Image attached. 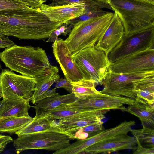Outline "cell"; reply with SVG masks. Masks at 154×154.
<instances>
[{
	"mask_svg": "<svg viewBox=\"0 0 154 154\" xmlns=\"http://www.w3.org/2000/svg\"><path fill=\"white\" fill-rule=\"evenodd\" d=\"M62 25L51 21L39 8L0 11V33L19 40H45Z\"/></svg>",
	"mask_w": 154,
	"mask_h": 154,
	"instance_id": "6da1fadb",
	"label": "cell"
},
{
	"mask_svg": "<svg viewBox=\"0 0 154 154\" xmlns=\"http://www.w3.org/2000/svg\"><path fill=\"white\" fill-rule=\"evenodd\" d=\"M0 59L11 70L34 78L44 74L51 65L44 50L31 46L14 44L0 53Z\"/></svg>",
	"mask_w": 154,
	"mask_h": 154,
	"instance_id": "7a4b0ae2",
	"label": "cell"
},
{
	"mask_svg": "<svg viewBox=\"0 0 154 154\" xmlns=\"http://www.w3.org/2000/svg\"><path fill=\"white\" fill-rule=\"evenodd\" d=\"M109 4L121 20L124 35L154 27V4L140 0H110Z\"/></svg>",
	"mask_w": 154,
	"mask_h": 154,
	"instance_id": "3957f363",
	"label": "cell"
},
{
	"mask_svg": "<svg viewBox=\"0 0 154 154\" xmlns=\"http://www.w3.org/2000/svg\"><path fill=\"white\" fill-rule=\"evenodd\" d=\"M113 14L107 11L101 16L75 23L64 40L72 55L94 46L107 29Z\"/></svg>",
	"mask_w": 154,
	"mask_h": 154,
	"instance_id": "277c9868",
	"label": "cell"
},
{
	"mask_svg": "<svg viewBox=\"0 0 154 154\" xmlns=\"http://www.w3.org/2000/svg\"><path fill=\"white\" fill-rule=\"evenodd\" d=\"M74 134L66 132L57 125L45 131L18 136L13 145L16 153L32 149L57 151L70 144Z\"/></svg>",
	"mask_w": 154,
	"mask_h": 154,
	"instance_id": "5b68a950",
	"label": "cell"
},
{
	"mask_svg": "<svg viewBox=\"0 0 154 154\" xmlns=\"http://www.w3.org/2000/svg\"><path fill=\"white\" fill-rule=\"evenodd\" d=\"M72 58L83 79L102 84L111 64L104 51L94 45L81 50Z\"/></svg>",
	"mask_w": 154,
	"mask_h": 154,
	"instance_id": "8992f818",
	"label": "cell"
},
{
	"mask_svg": "<svg viewBox=\"0 0 154 154\" xmlns=\"http://www.w3.org/2000/svg\"><path fill=\"white\" fill-rule=\"evenodd\" d=\"M134 100L123 97L100 93L83 98H77L66 106L78 112H99L105 114L111 110L127 111L126 105L133 103Z\"/></svg>",
	"mask_w": 154,
	"mask_h": 154,
	"instance_id": "52a82bcc",
	"label": "cell"
},
{
	"mask_svg": "<svg viewBox=\"0 0 154 154\" xmlns=\"http://www.w3.org/2000/svg\"><path fill=\"white\" fill-rule=\"evenodd\" d=\"M154 27L130 34L124 35L108 56L111 63L127 56L154 48Z\"/></svg>",
	"mask_w": 154,
	"mask_h": 154,
	"instance_id": "ba28073f",
	"label": "cell"
},
{
	"mask_svg": "<svg viewBox=\"0 0 154 154\" xmlns=\"http://www.w3.org/2000/svg\"><path fill=\"white\" fill-rule=\"evenodd\" d=\"M154 73L149 71L132 74L113 72L109 69L103 79V89L100 93L112 96H123L135 100L137 96L134 92L137 82L148 75Z\"/></svg>",
	"mask_w": 154,
	"mask_h": 154,
	"instance_id": "9c48e42d",
	"label": "cell"
},
{
	"mask_svg": "<svg viewBox=\"0 0 154 154\" xmlns=\"http://www.w3.org/2000/svg\"><path fill=\"white\" fill-rule=\"evenodd\" d=\"M0 80L2 98L21 97L30 101L36 82L35 78L1 69Z\"/></svg>",
	"mask_w": 154,
	"mask_h": 154,
	"instance_id": "30bf717a",
	"label": "cell"
},
{
	"mask_svg": "<svg viewBox=\"0 0 154 154\" xmlns=\"http://www.w3.org/2000/svg\"><path fill=\"white\" fill-rule=\"evenodd\" d=\"M116 73L132 74L154 71V49L151 48L111 63L109 69Z\"/></svg>",
	"mask_w": 154,
	"mask_h": 154,
	"instance_id": "8fae6325",
	"label": "cell"
},
{
	"mask_svg": "<svg viewBox=\"0 0 154 154\" xmlns=\"http://www.w3.org/2000/svg\"><path fill=\"white\" fill-rule=\"evenodd\" d=\"M135 125L134 121H125L117 126L103 130L97 134L86 139L78 140L67 147L57 152L58 154H77L94 144L104 141L115 137L127 134L131 127Z\"/></svg>",
	"mask_w": 154,
	"mask_h": 154,
	"instance_id": "7c38bea8",
	"label": "cell"
},
{
	"mask_svg": "<svg viewBox=\"0 0 154 154\" xmlns=\"http://www.w3.org/2000/svg\"><path fill=\"white\" fill-rule=\"evenodd\" d=\"M86 7L85 3L81 2L60 6H51L43 3L39 8L51 21L63 25L85 14Z\"/></svg>",
	"mask_w": 154,
	"mask_h": 154,
	"instance_id": "4fadbf2b",
	"label": "cell"
},
{
	"mask_svg": "<svg viewBox=\"0 0 154 154\" xmlns=\"http://www.w3.org/2000/svg\"><path fill=\"white\" fill-rule=\"evenodd\" d=\"M52 48L54 55L65 78L70 82L83 79L73 61L72 55L65 41L62 39L56 40Z\"/></svg>",
	"mask_w": 154,
	"mask_h": 154,
	"instance_id": "5bb4252c",
	"label": "cell"
},
{
	"mask_svg": "<svg viewBox=\"0 0 154 154\" xmlns=\"http://www.w3.org/2000/svg\"><path fill=\"white\" fill-rule=\"evenodd\" d=\"M137 145L136 140L134 136L123 135L93 144L83 150L79 154L110 153L127 149L133 151L136 149Z\"/></svg>",
	"mask_w": 154,
	"mask_h": 154,
	"instance_id": "9a60e30c",
	"label": "cell"
},
{
	"mask_svg": "<svg viewBox=\"0 0 154 154\" xmlns=\"http://www.w3.org/2000/svg\"><path fill=\"white\" fill-rule=\"evenodd\" d=\"M105 118L104 114L99 112H80L59 120L57 122V125L63 131L74 134L82 128L102 122Z\"/></svg>",
	"mask_w": 154,
	"mask_h": 154,
	"instance_id": "2e32d148",
	"label": "cell"
},
{
	"mask_svg": "<svg viewBox=\"0 0 154 154\" xmlns=\"http://www.w3.org/2000/svg\"><path fill=\"white\" fill-rule=\"evenodd\" d=\"M124 34L123 24L117 14L114 13L108 27L95 45L108 56L120 42Z\"/></svg>",
	"mask_w": 154,
	"mask_h": 154,
	"instance_id": "e0dca14e",
	"label": "cell"
},
{
	"mask_svg": "<svg viewBox=\"0 0 154 154\" xmlns=\"http://www.w3.org/2000/svg\"><path fill=\"white\" fill-rule=\"evenodd\" d=\"M77 98L72 93L64 95H60L56 93L50 97L39 101L33 107L36 115L34 119H39L49 115L55 108L63 105L71 103Z\"/></svg>",
	"mask_w": 154,
	"mask_h": 154,
	"instance_id": "ac0fdd59",
	"label": "cell"
},
{
	"mask_svg": "<svg viewBox=\"0 0 154 154\" xmlns=\"http://www.w3.org/2000/svg\"><path fill=\"white\" fill-rule=\"evenodd\" d=\"M60 77L58 68L50 65L44 74L35 78L36 83L31 98L32 103L35 104L42 99L51 86Z\"/></svg>",
	"mask_w": 154,
	"mask_h": 154,
	"instance_id": "d6986e66",
	"label": "cell"
},
{
	"mask_svg": "<svg viewBox=\"0 0 154 154\" xmlns=\"http://www.w3.org/2000/svg\"><path fill=\"white\" fill-rule=\"evenodd\" d=\"M29 100L21 97L3 98L0 106V118L7 116H30Z\"/></svg>",
	"mask_w": 154,
	"mask_h": 154,
	"instance_id": "ffe728a7",
	"label": "cell"
},
{
	"mask_svg": "<svg viewBox=\"0 0 154 154\" xmlns=\"http://www.w3.org/2000/svg\"><path fill=\"white\" fill-rule=\"evenodd\" d=\"M127 108V112L138 118L142 124L154 127V104H149L136 98L134 103L129 105Z\"/></svg>",
	"mask_w": 154,
	"mask_h": 154,
	"instance_id": "44dd1931",
	"label": "cell"
},
{
	"mask_svg": "<svg viewBox=\"0 0 154 154\" xmlns=\"http://www.w3.org/2000/svg\"><path fill=\"white\" fill-rule=\"evenodd\" d=\"M31 117L7 116L0 118V133L16 134L33 120Z\"/></svg>",
	"mask_w": 154,
	"mask_h": 154,
	"instance_id": "7402d4cb",
	"label": "cell"
},
{
	"mask_svg": "<svg viewBox=\"0 0 154 154\" xmlns=\"http://www.w3.org/2000/svg\"><path fill=\"white\" fill-rule=\"evenodd\" d=\"M56 122L49 115L36 119H33L32 121L15 134L19 136L45 131L56 126Z\"/></svg>",
	"mask_w": 154,
	"mask_h": 154,
	"instance_id": "603a6c76",
	"label": "cell"
},
{
	"mask_svg": "<svg viewBox=\"0 0 154 154\" xmlns=\"http://www.w3.org/2000/svg\"><path fill=\"white\" fill-rule=\"evenodd\" d=\"M72 93L77 98H83L98 93L95 83L93 82L83 79L71 82Z\"/></svg>",
	"mask_w": 154,
	"mask_h": 154,
	"instance_id": "cb8c5ba5",
	"label": "cell"
},
{
	"mask_svg": "<svg viewBox=\"0 0 154 154\" xmlns=\"http://www.w3.org/2000/svg\"><path fill=\"white\" fill-rule=\"evenodd\" d=\"M143 128L140 129H131V132L136 139L143 146L147 148H154V130L142 124Z\"/></svg>",
	"mask_w": 154,
	"mask_h": 154,
	"instance_id": "d4e9b609",
	"label": "cell"
},
{
	"mask_svg": "<svg viewBox=\"0 0 154 154\" xmlns=\"http://www.w3.org/2000/svg\"><path fill=\"white\" fill-rule=\"evenodd\" d=\"M102 122L91 124L82 128L74 134V139L83 140L93 136L104 129Z\"/></svg>",
	"mask_w": 154,
	"mask_h": 154,
	"instance_id": "484cf974",
	"label": "cell"
},
{
	"mask_svg": "<svg viewBox=\"0 0 154 154\" xmlns=\"http://www.w3.org/2000/svg\"><path fill=\"white\" fill-rule=\"evenodd\" d=\"M78 112L68 107L66 105L59 106L54 109L49 115L54 120L64 119L74 115Z\"/></svg>",
	"mask_w": 154,
	"mask_h": 154,
	"instance_id": "4316f807",
	"label": "cell"
},
{
	"mask_svg": "<svg viewBox=\"0 0 154 154\" xmlns=\"http://www.w3.org/2000/svg\"><path fill=\"white\" fill-rule=\"evenodd\" d=\"M28 7L20 0H0V11L23 9Z\"/></svg>",
	"mask_w": 154,
	"mask_h": 154,
	"instance_id": "83f0119b",
	"label": "cell"
},
{
	"mask_svg": "<svg viewBox=\"0 0 154 154\" xmlns=\"http://www.w3.org/2000/svg\"><path fill=\"white\" fill-rule=\"evenodd\" d=\"M137 90L154 93V73L146 76L138 81L134 91Z\"/></svg>",
	"mask_w": 154,
	"mask_h": 154,
	"instance_id": "f1b7e54d",
	"label": "cell"
},
{
	"mask_svg": "<svg viewBox=\"0 0 154 154\" xmlns=\"http://www.w3.org/2000/svg\"><path fill=\"white\" fill-rule=\"evenodd\" d=\"M137 97L143 100L150 104H154V93L140 90L134 91Z\"/></svg>",
	"mask_w": 154,
	"mask_h": 154,
	"instance_id": "f546056e",
	"label": "cell"
},
{
	"mask_svg": "<svg viewBox=\"0 0 154 154\" xmlns=\"http://www.w3.org/2000/svg\"><path fill=\"white\" fill-rule=\"evenodd\" d=\"M56 84L54 88L57 89L59 88H63L70 93H72V85L71 82L66 78H59L56 82Z\"/></svg>",
	"mask_w": 154,
	"mask_h": 154,
	"instance_id": "4dcf8cb0",
	"label": "cell"
},
{
	"mask_svg": "<svg viewBox=\"0 0 154 154\" xmlns=\"http://www.w3.org/2000/svg\"><path fill=\"white\" fill-rule=\"evenodd\" d=\"M137 142L136 149L133 150L134 154H154V148L144 147L140 143L139 140L136 139Z\"/></svg>",
	"mask_w": 154,
	"mask_h": 154,
	"instance_id": "1f68e13d",
	"label": "cell"
},
{
	"mask_svg": "<svg viewBox=\"0 0 154 154\" xmlns=\"http://www.w3.org/2000/svg\"><path fill=\"white\" fill-rule=\"evenodd\" d=\"M14 44L8 36L0 33V49L8 48Z\"/></svg>",
	"mask_w": 154,
	"mask_h": 154,
	"instance_id": "d6a6232c",
	"label": "cell"
},
{
	"mask_svg": "<svg viewBox=\"0 0 154 154\" xmlns=\"http://www.w3.org/2000/svg\"><path fill=\"white\" fill-rule=\"evenodd\" d=\"M13 141L14 140L10 136L0 134V153L4 151L8 144Z\"/></svg>",
	"mask_w": 154,
	"mask_h": 154,
	"instance_id": "836d02e7",
	"label": "cell"
},
{
	"mask_svg": "<svg viewBox=\"0 0 154 154\" xmlns=\"http://www.w3.org/2000/svg\"><path fill=\"white\" fill-rule=\"evenodd\" d=\"M51 3L48 5L51 6H60L73 3L84 2L83 0H50Z\"/></svg>",
	"mask_w": 154,
	"mask_h": 154,
	"instance_id": "e575fe53",
	"label": "cell"
},
{
	"mask_svg": "<svg viewBox=\"0 0 154 154\" xmlns=\"http://www.w3.org/2000/svg\"><path fill=\"white\" fill-rule=\"evenodd\" d=\"M26 4L28 6L32 8H39L40 6L45 2L42 0H20Z\"/></svg>",
	"mask_w": 154,
	"mask_h": 154,
	"instance_id": "d590c367",
	"label": "cell"
},
{
	"mask_svg": "<svg viewBox=\"0 0 154 154\" xmlns=\"http://www.w3.org/2000/svg\"><path fill=\"white\" fill-rule=\"evenodd\" d=\"M66 29L67 28H65L64 26H63L60 27V28L59 29V30L61 34L63 33L64 34L65 33V31Z\"/></svg>",
	"mask_w": 154,
	"mask_h": 154,
	"instance_id": "8d00e7d4",
	"label": "cell"
},
{
	"mask_svg": "<svg viewBox=\"0 0 154 154\" xmlns=\"http://www.w3.org/2000/svg\"><path fill=\"white\" fill-rule=\"evenodd\" d=\"M153 4H154V0H140Z\"/></svg>",
	"mask_w": 154,
	"mask_h": 154,
	"instance_id": "74e56055",
	"label": "cell"
},
{
	"mask_svg": "<svg viewBox=\"0 0 154 154\" xmlns=\"http://www.w3.org/2000/svg\"><path fill=\"white\" fill-rule=\"evenodd\" d=\"M1 69V66L0 63V70ZM2 92L0 80V98H2Z\"/></svg>",
	"mask_w": 154,
	"mask_h": 154,
	"instance_id": "f35d334b",
	"label": "cell"
},
{
	"mask_svg": "<svg viewBox=\"0 0 154 154\" xmlns=\"http://www.w3.org/2000/svg\"><path fill=\"white\" fill-rule=\"evenodd\" d=\"M1 100L0 99V106L1 105Z\"/></svg>",
	"mask_w": 154,
	"mask_h": 154,
	"instance_id": "ab89813d",
	"label": "cell"
},
{
	"mask_svg": "<svg viewBox=\"0 0 154 154\" xmlns=\"http://www.w3.org/2000/svg\"><path fill=\"white\" fill-rule=\"evenodd\" d=\"M42 0L45 2L47 0Z\"/></svg>",
	"mask_w": 154,
	"mask_h": 154,
	"instance_id": "60d3db41",
	"label": "cell"
}]
</instances>
